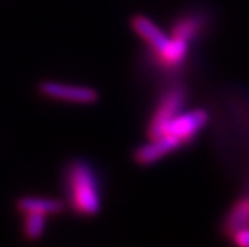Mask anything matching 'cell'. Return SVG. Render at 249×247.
I'll use <instances>...</instances> for the list:
<instances>
[{
  "label": "cell",
  "instance_id": "cell-4",
  "mask_svg": "<svg viewBox=\"0 0 249 247\" xmlns=\"http://www.w3.org/2000/svg\"><path fill=\"white\" fill-rule=\"evenodd\" d=\"M37 91L40 96L60 100V101H69L76 104H93L99 100L97 89L89 86H79V85H66L60 82L43 81L37 85Z\"/></svg>",
  "mask_w": 249,
  "mask_h": 247
},
{
  "label": "cell",
  "instance_id": "cell-6",
  "mask_svg": "<svg viewBox=\"0 0 249 247\" xmlns=\"http://www.w3.org/2000/svg\"><path fill=\"white\" fill-rule=\"evenodd\" d=\"M131 29L145 40L149 49H163L170 40V36H166L155 22L143 15H136L131 18Z\"/></svg>",
  "mask_w": 249,
  "mask_h": 247
},
{
  "label": "cell",
  "instance_id": "cell-10",
  "mask_svg": "<svg viewBox=\"0 0 249 247\" xmlns=\"http://www.w3.org/2000/svg\"><path fill=\"white\" fill-rule=\"evenodd\" d=\"M234 241L240 246H249V228H240L234 234Z\"/></svg>",
  "mask_w": 249,
  "mask_h": 247
},
{
  "label": "cell",
  "instance_id": "cell-7",
  "mask_svg": "<svg viewBox=\"0 0 249 247\" xmlns=\"http://www.w3.org/2000/svg\"><path fill=\"white\" fill-rule=\"evenodd\" d=\"M15 207L19 213H40L45 216L60 214L67 209L64 201L42 197H21L17 199Z\"/></svg>",
  "mask_w": 249,
  "mask_h": 247
},
{
  "label": "cell",
  "instance_id": "cell-1",
  "mask_svg": "<svg viewBox=\"0 0 249 247\" xmlns=\"http://www.w3.org/2000/svg\"><path fill=\"white\" fill-rule=\"evenodd\" d=\"M64 204L76 216H96L102 210V181L96 167L84 160L73 158L61 171Z\"/></svg>",
  "mask_w": 249,
  "mask_h": 247
},
{
  "label": "cell",
  "instance_id": "cell-3",
  "mask_svg": "<svg viewBox=\"0 0 249 247\" xmlns=\"http://www.w3.org/2000/svg\"><path fill=\"white\" fill-rule=\"evenodd\" d=\"M208 121H209V114L205 109L182 112V114H179L167 124L161 136H164V134L166 136H172L184 146L196 139V136L208 124Z\"/></svg>",
  "mask_w": 249,
  "mask_h": 247
},
{
  "label": "cell",
  "instance_id": "cell-9",
  "mask_svg": "<svg viewBox=\"0 0 249 247\" xmlns=\"http://www.w3.org/2000/svg\"><path fill=\"white\" fill-rule=\"evenodd\" d=\"M24 214V225H22V234L24 238L29 241H36L39 240L45 228H47V217L45 214L40 213H22Z\"/></svg>",
  "mask_w": 249,
  "mask_h": 247
},
{
  "label": "cell",
  "instance_id": "cell-5",
  "mask_svg": "<svg viewBox=\"0 0 249 247\" xmlns=\"http://www.w3.org/2000/svg\"><path fill=\"white\" fill-rule=\"evenodd\" d=\"M180 142H178L175 137L172 136H161L157 139H151L149 143L139 146L133 153V160L136 161V164L139 165H151L154 163H157L158 160L164 158L166 155H169L170 152L179 149Z\"/></svg>",
  "mask_w": 249,
  "mask_h": 247
},
{
  "label": "cell",
  "instance_id": "cell-8",
  "mask_svg": "<svg viewBox=\"0 0 249 247\" xmlns=\"http://www.w3.org/2000/svg\"><path fill=\"white\" fill-rule=\"evenodd\" d=\"M201 29H203V18L197 14H188L175 21V24L172 27V36L191 42L200 34Z\"/></svg>",
  "mask_w": 249,
  "mask_h": 247
},
{
  "label": "cell",
  "instance_id": "cell-2",
  "mask_svg": "<svg viewBox=\"0 0 249 247\" xmlns=\"http://www.w3.org/2000/svg\"><path fill=\"white\" fill-rule=\"evenodd\" d=\"M185 101H187V91L182 85H173L166 93H163L148 124L149 140L160 137L167 124L179 114H182Z\"/></svg>",
  "mask_w": 249,
  "mask_h": 247
}]
</instances>
